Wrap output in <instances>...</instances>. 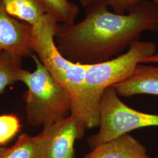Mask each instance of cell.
I'll return each instance as SVG.
<instances>
[{
    "instance_id": "obj_5",
    "label": "cell",
    "mask_w": 158,
    "mask_h": 158,
    "mask_svg": "<svg viewBox=\"0 0 158 158\" xmlns=\"http://www.w3.org/2000/svg\"><path fill=\"white\" fill-rule=\"evenodd\" d=\"M158 126V115L142 113L130 107L122 102L113 86L107 88L100 106L98 132L87 139L91 149L103 142L131 131Z\"/></svg>"
},
{
    "instance_id": "obj_6",
    "label": "cell",
    "mask_w": 158,
    "mask_h": 158,
    "mask_svg": "<svg viewBox=\"0 0 158 158\" xmlns=\"http://www.w3.org/2000/svg\"><path fill=\"white\" fill-rule=\"evenodd\" d=\"M86 130L85 125L71 115L44 126L36 135L38 158H75V142L84 136Z\"/></svg>"
},
{
    "instance_id": "obj_18",
    "label": "cell",
    "mask_w": 158,
    "mask_h": 158,
    "mask_svg": "<svg viewBox=\"0 0 158 158\" xmlns=\"http://www.w3.org/2000/svg\"><path fill=\"white\" fill-rule=\"evenodd\" d=\"M153 2L156 6L157 8H158V0H153Z\"/></svg>"
},
{
    "instance_id": "obj_17",
    "label": "cell",
    "mask_w": 158,
    "mask_h": 158,
    "mask_svg": "<svg viewBox=\"0 0 158 158\" xmlns=\"http://www.w3.org/2000/svg\"><path fill=\"white\" fill-rule=\"evenodd\" d=\"M97 1H98V0H79L81 5L83 6H85V7L90 6L91 4Z\"/></svg>"
},
{
    "instance_id": "obj_14",
    "label": "cell",
    "mask_w": 158,
    "mask_h": 158,
    "mask_svg": "<svg viewBox=\"0 0 158 158\" xmlns=\"http://www.w3.org/2000/svg\"><path fill=\"white\" fill-rule=\"evenodd\" d=\"M21 129L19 118L14 114L0 115V145H5L17 135Z\"/></svg>"
},
{
    "instance_id": "obj_8",
    "label": "cell",
    "mask_w": 158,
    "mask_h": 158,
    "mask_svg": "<svg viewBox=\"0 0 158 158\" xmlns=\"http://www.w3.org/2000/svg\"><path fill=\"white\" fill-rule=\"evenodd\" d=\"M113 86L121 97L138 94L158 96V66L140 63L129 77Z\"/></svg>"
},
{
    "instance_id": "obj_9",
    "label": "cell",
    "mask_w": 158,
    "mask_h": 158,
    "mask_svg": "<svg viewBox=\"0 0 158 158\" xmlns=\"http://www.w3.org/2000/svg\"><path fill=\"white\" fill-rule=\"evenodd\" d=\"M83 158H150L146 148L127 133L97 145Z\"/></svg>"
},
{
    "instance_id": "obj_12",
    "label": "cell",
    "mask_w": 158,
    "mask_h": 158,
    "mask_svg": "<svg viewBox=\"0 0 158 158\" xmlns=\"http://www.w3.org/2000/svg\"><path fill=\"white\" fill-rule=\"evenodd\" d=\"M21 60L22 58L0 50V94L8 85L21 81L24 70Z\"/></svg>"
},
{
    "instance_id": "obj_13",
    "label": "cell",
    "mask_w": 158,
    "mask_h": 158,
    "mask_svg": "<svg viewBox=\"0 0 158 158\" xmlns=\"http://www.w3.org/2000/svg\"><path fill=\"white\" fill-rule=\"evenodd\" d=\"M38 156L39 145L36 136L23 134L11 147H0V158H38Z\"/></svg>"
},
{
    "instance_id": "obj_15",
    "label": "cell",
    "mask_w": 158,
    "mask_h": 158,
    "mask_svg": "<svg viewBox=\"0 0 158 158\" xmlns=\"http://www.w3.org/2000/svg\"><path fill=\"white\" fill-rule=\"evenodd\" d=\"M109 8L118 14H126L143 0H105Z\"/></svg>"
},
{
    "instance_id": "obj_7",
    "label": "cell",
    "mask_w": 158,
    "mask_h": 158,
    "mask_svg": "<svg viewBox=\"0 0 158 158\" xmlns=\"http://www.w3.org/2000/svg\"><path fill=\"white\" fill-rule=\"evenodd\" d=\"M0 50L20 58L34 54V30L27 23L11 17L0 0Z\"/></svg>"
},
{
    "instance_id": "obj_11",
    "label": "cell",
    "mask_w": 158,
    "mask_h": 158,
    "mask_svg": "<svg viewBox=\"0 0 158 158\" xmlns=\"http://www.w3.org/2000/svg\"><path fill=\"white\" fill-rule=\"evenodd\" d=\"M46 14L59 23L72 25L79 15L80 8L69 0H38Z\"/></svg>"
},
{
    "instance_id": "obj_3",
    "label": "cell",
    "mask_w": 158,
    "mask_h": 158,
    "mask_svg": "<svg viewBox=\"0 0 158 158\" xmlns=\"http://www.w3.org/2000/svg\"><path fill=\"white\" fill-rule=\"evenodd\" d=\"M32 72L24 70L21 81L28 89L24 94L27 121L32 126H45L55 123L70 115V95L52 76L35 54Z\"/></svg>"
},
{
    "instance_id": "obj_19",
    "label": "cell",
    "mask_w": 158,
    "mask_h": 158,
    "mask_svg": "<svg viewBox=\"0 0 158 158\" xmlns=\"http://www.w3.org/2000/svg\"></svg>"
},
{
    "instance_id": "obj_1",
    "label": "cell",
    "mask_w": 158,
    "mask_h": 158,
    "mask_svg": "<svg viewBox=\"0 0 158 158\" xmlns=\"http://www.w3.org/2000/svg\"><path fill=\"white\" fill-rule=\"evenodd\" d=\"M105 0L87 6L85 16L72 25L58 23L57 48L69 60L90 65L110 60L128 48L143 32L158 31V10L143 0L126 14L110 11Z\"/></svg>"
},
{
    "instance_id": "obj_16",
    "label": "cell",
    "mask_w": 158,
    "mask_h": 158,
    "mask_svg": "<svg viewBox=\"0 0 158 158\" xmlns=\"http://www.w3.org/2000/svg\"><path fill=\"white\" fill-rule=\"evenodd\" d=\"M141 63H158V53L152 56L143 59L142 60Z\"/></svg>"
},
{
    "instance_id": "obj_4",
    "label": "cell",
    "mask_w": 158,
    "mask_h": 158,
    "mask_svg": "<svg viewBox=\"0 0 158 158\" xmlns=\"http://www.w3.org/2000/svg\"><path fill=\"white\" fill-rule=\"evenodd\" d=\"M157 53L151 42H133L127 51L107 61L87 65L85 79V97L91 114L99 126L100 106L105 90L129 77L143 59Z\"/></svg>"
},
{
    "instance_id": "obj_2",
    "label": "cell",
    "mask_w": 158,
    "mask_h": 158,
    "mask_svg": "<svg viewBox=\"0 0 158 158\" xmlns=\"http://www.w3.org/2000/svg\"><path fill=\"white\" fill-rule=\"evenodd\" d=\"M58 23L53 18L45 14L32 27L34 53L54 79L68 91L72 102L70 115L83 123L87 129L98 127L85 97V79L87 65L72 62L58 51L55 40Z\"/></svg>"
},
{
    "instance_id": "obj_10",
    "label": "cell",
    "mask_w": 158,
    "mask_h": 158,
    "mask_svg": "<svg viewBox=\"0 0 158 158\" xmlns=\"http://www.w3.org/2000/svg\"><path fill=\"white\" fill-rule=\"evenodd\" d=\"M1 2L8 15L32 27L46 14L38 0H1Z\"/></svg>"
}]
</instances>
